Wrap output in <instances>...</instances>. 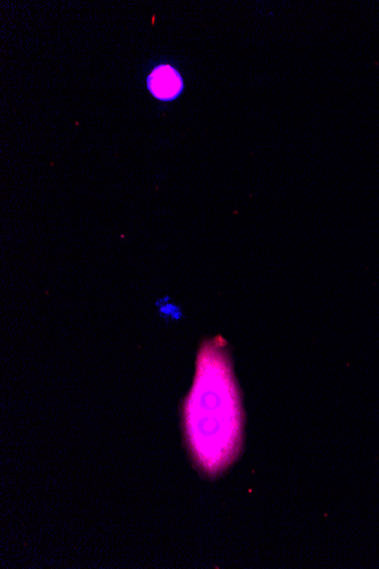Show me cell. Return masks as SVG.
Instances as JSON below:
<instances>
[{"instance_id": "obj_3", "label": "cell", "mask_w": 379, "mask_h": 569, "mask_svg": "<svg viewBox=\"0 0 379 569\" xmlns=\"http://www.w3.org/2000/svg\"><path fill=\"white\" fill-rule=\"evenodd\" d=\"M158 312L164 320L168 322H176L182 319V311L180 306L173 303L171 298L165 297L157 303Z\"/></svg>"}, {"instance_id": "obj_1", "label": "cell", "mask_w": 379, "mask_h": 569, "mask_svg": "<svg viewBox=\"0 0 379 569\" xmlns=\"http://www.w3.org/2000/svg\"><path fill=\"white\" fill-rule=\"evenodd\" d=\"M184 416L191 447L206 471H220L232 462L241 441L242 405L222 339L205 342L200 348Z\"/></svg>"}, {"instance_id": "obj_2", "label": "cell", "mask_w": 379, "mask_h": 569, "mask_svg": "<svg viewBox=\"0 0 379 569\" xmlns=\"http://www.w3.org/2000/svg\"><path fill=\"white\" fill-rule=\"evenodd\" d=\"M148 88L157 99L170 102L181 94V75L170 65H160L148 77Z\"/></svg>"}]
</instances>
